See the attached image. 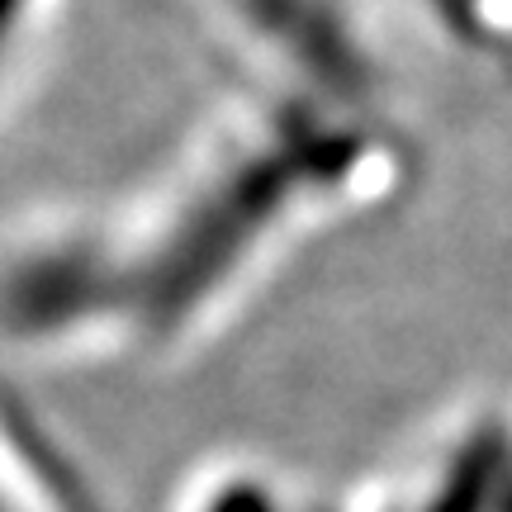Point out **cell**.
Listing matches in <instances>:
<instances>
[{"instance_id": "1", "label": "cell", "mask_w": 512, "mask_h": 512, "mask_svg": "<svg viewBox=\"0 0 512 512\" xmlns=\"http://www.w3.org/2000/svg\"><path fill=\"white\" fill-rule=\"evenodd\" d=\"M219 512H271V508H266V498H256V489H247V498H242V494L228 498Z\"/></svg>"}]
</instances>
